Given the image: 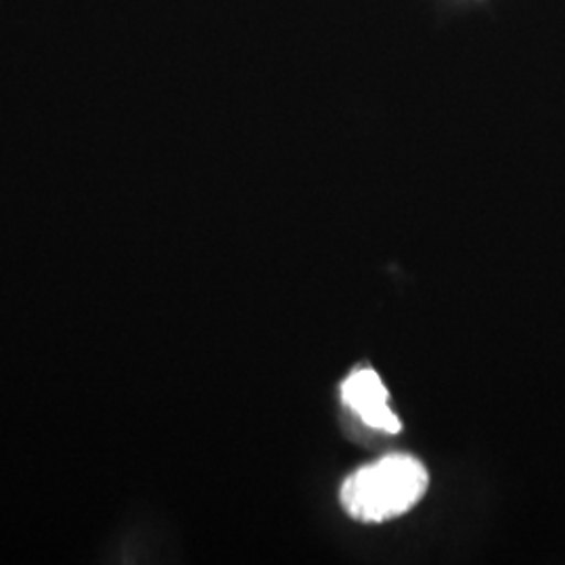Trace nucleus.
I'll return each mask as SVG.
<instances>
[{
    "instance_id": "f257e3e1",
    "label": "nucleus",
    "mask_w": 565,
    "mask_h": 565,
    "mask_svg": "<svg viewBox=\"0 0 565 565\" xmlns=\"http://www.w3.org/2000/svg\"><path fill=\"white\" fill-rule=\"evenodd\" d=\"M429 473L411 455H390L345 478L340 501L345 513L364 524H382L408 513L425 497Z\"/></svg>"
},
{
    "instance_id": "f03ea898",
    "label": "nucleus",
    "mask_w": 565,
    "mask_h": 565,
    "mask_svg": "<svg viewBox=\"0 0 565 565\" xmlns=\"http://www.w3.org/2000/svg\"><path fill=\"white\" fill-rule=\"evenodd\" d=\"M342 401L366 427L385 434H398L403 429L401 419L390 408V392L373 369H359L348 375L342 384Z\"/></svg>"
}]
</instances>
